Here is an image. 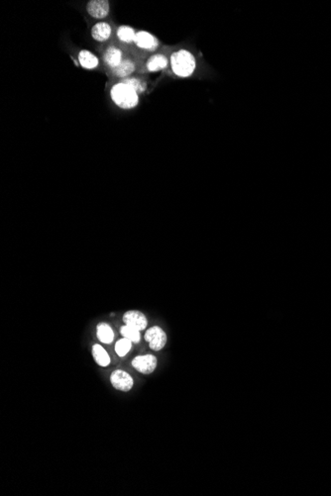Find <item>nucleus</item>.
<instances>
[{
    "label": "nucleus",
    "mask_w": 331,
    "mask_h": 496,
    "mask_svg": "<svg viewBox=\"0 0 331 496\" xmlns=\"http://www.w3.org/2000/svg\"><path fill=\"white\" fill-rule=\"evenodd\" d=\"M173 73L176 77L186 78L193 76L196 69L195 57L190 51L180 49L175 51L170 57Z\"/></svg>",
    "instance_id": "1"
},
{
    "label": "nucleus",
    "mask_w": 331,
    "mask_h": 496,
    "mask_svg": "<svg viewBox=\"0 0 331 496\" xmlns=\"http://www.w3.org/2000/svg\"><path fill=\"white\" fill-rule=\"evenodd\" d=\"M110 96L112 101L122 109H132L136 107L139 102V96L136 90L132 86L122 81L112 86Z\"/></svg>",
    "instance_id": "2"
},
{
    "label": "nucleus",
    "mask_w": 331,
    "mask_h": 496,
    "mask_svg": "<svg viewBox=\"0 0 331 496\" xmlns=\"http://www.w3.org/2000/svg\"><path fill=\"white\" fill-rule=\"evenodd\" d=\"M145 340L153 351L158 352L166 346L167 334L161 327L153 326L147 330L145 334Z\"/></svg>",
    "instance_id": "3"
},
{
    "label": "nucleus",
    "mask_w": 331,
    "mask_h": 496,
    "mask_svg": "<svg viewBox=\"0 0 331 496\" xmlns=\"http://www.w3.org/2000/svg\"><path fill=\"white\" fill-rule=\"evenodd\" d=\"M110 382L114 388L123 392L129 391L134 385L132 377L122 369H116L111 374Z\"/></svg>",
    "instance_id": "4"
},
{
    "label": "nucleus",
    "mask_w": 331,
    "mask_h": 496,
    "mask_svg": "<svg viewBox=\"0 0 331 496\" xmlns=\"http://www.w3.org/2000/svg\"><path fill=\"white\" fill-rule=\"evenodd\" d=\"M158 365V360L153 355H144L138 356L133 359L132 366L137 371L143 375H150L156 369Z\"/></svg>",
    "instance_id": "5"
},
{
    "label": "nucleus",
    "mask_w": 331,
    "mask_h": 496,
    "mask_svg": "<svg viewBox=\"0 0 331 496\" xmlns=\"http://www.w3.org/2000/svg\"><path fill=\"white\" fill-rule=\"evenodd\" d=\"M123 322L125 325L139 330L140 332L145 330L148 326L146 316L138 310H129L123 315Z\"/></svg>",
    "instance_id": "6"
},
{
    "label": "nucleus",
    "mask_w": 331,
    "mask_h": 496,
    "mask_svg": "<svg viewBox=\"0 0 331 496\" xmlns=\"http://www.w3.org/2000/svg\"><path fill=\"white\" fill-rule=\"evenodd\" d=\"M110 5L107 0H92L86 5L88 14L96 19H103L109 13Z\"/></svg>",
    "instance_id": "7"
},
{
    "label": "nucleus",
    "mask_w": 331,
    "mask_h": 496,
    "mask_svg": "<svg viewBox=\"0 0 331 496\" xmlns=\"http://www.w3.org/2000/svg\"><path fill=\"white\" fill-rule=\"evenodd\" d=\"M134 44L138 48L149 52L155 51L159 47L158 39L155 36H153L151 33L146 31H140L137 33Z\"/></svg>",
    "instance_id": "8"
},
{
    "label": "nucleus",
    "mask_w": 331,
    "mask_h": 496,
    "mask_svg": "<svg viewBox=\"0 0 331 496\" xmlns=\"http://www.w3.org/2000/svg\"><path fill=\"white\" fill-rule=\"evenodd\" d=\"M112 34L111 26L106 22H99L97 23L92 28V36L96 41L104 42L110 38Z\"/></svg>",
    "instance_id": "9"
},
{
    "label": "nucleus",
    "mask_w": 331,
    "mask_h": 496,
    "mask_svg": "<svg viewBox=\"0 0 331 496\" xmlns=\"http://www.w3.org/2000/svg\"><path fill=\"white\" fill-rule=\"evenodd\" d=\"M103 60L107 67L111 68L112 70L115 69L123 60L121 50L114 46L109 47L103 56Z\"/></svg>",
    "instance_id": "10"
},
{
    "label": "nucleus",
    "mask_w": 331,
    "mask_h": 496,
    "mask_svg": "<svg viewBox=\"0 0 331 496\" xmlns=\"http://www.w3.org/2000/svg\"><path fill=\"white\" fill-rule=\"evenodd\" d=\"M168 65H169L168 57L162 54H157L148 59L146 67L149 72L156 73L167 69Z\"/></svg>",
    "instance_id": "11"
},
{
    "label": "nucleus",
    "mask_w": 331,
    "mask_h": 496,
    "mask_svg": "<svg viewBox=\"0 0 331 496\" xmlns=\"http://www.w3.org/2000/svg\"><path fill=\"white\" fill-rule=\"evenodd\" d=\"M78 61L83 69L94 70L98 66V58L87 50H82L78 54Z\"/></svg>",
    "instance_id": "12"
},
{
    "label": "nucleus",
    "mask_w": 331,
    "mask_h": 496,
    "mask_svg": "<svg viewBox=\"0 0 331 496\" xmlns=\"http://www.w3.org/2000/svg\"><path fill=\"white\" fill-rule=\"evenodd\" d=\"M98 340L103 344H111L114 339V333L111 326L105 322H101L97 327Z\"/></svg>",
    "instance_id": "13"
},
{
    "label": "nucleus",
    "mask_w": 331,
    "mask_h": 496,
    "mask_svg": "<svg viewBox=\"0 0 331 496\" xmlns=\"http://www.w3.org/2000/svg\"><path fill=\"white\" fill-rule=\"evenodd\" d=\"M113 74L119 77H128L135 71V64L130 59H123L122 63L112 70Z\"/></svg>",
    "instance_id": "14"
},
{
    "label": "nucleus",
    "mask_w": 331,
    "mask_h": 496,
    "mask_svg": "<svg viewBox=\"0 0 331 496\" xmlns=\"http://www.w3.org/2000/svg\"><path fill=\"white\" fill-rule=\"evenodd\" d=\"M93 356L100 366H107L110 363V358L107 352L100 345L97 344L93 347Z\"/></svg>",
    "instance_id": "15"
},
{
    "label": "nucleus",
    "mask_w": 331,
    "mask_h": 496,
    "mask_svg": "<svg viewBox=\"0 0 331 496\" xmlns=\"http://www.w3.org/2000/svg\"><path fill=\"white\" fill-rule=\"evenodd\" d=\"M136 32L130 26H121L117 30V37L118 39L126 44H131L135 42Z\"/></svg>",
    "instance_id": "16"
},
{
    "label": "nucleus",
    "mask_w": 331,
    "mask_h": 496,
    "mask_svg": "<svg viewBox=\"0 0 331 496\" xmlns=\"http://www.w3.org/2000/svg\"><path fill=\"white\" fill-rule=\"evenodd\" d=\"M120 333L123 336V338L128 339L132 343L138 344L141 341L140 331L134 329V328H131L127 325H124L120 328Z\"/></svg>",
    "instance_id": "17"
},
{
    "label": "nucleus",
    "mask_w": 331,
    "mask_h": 496,
    "mask_svg": "<svg viewBox=\"0 0 331 496\" xmlns=\"http://www.w3.org/2000/svg\"><path fill=\"white\" fill-rule=\"evenodd\" d=\"M131 348H132V342L126 338L120 339L115 344V352L119 357L126 356L128 354V352L131 350Z\"/></svg>",
    "instance_id": "18"
},
{
    "label": "nucleus",
    "mask_w": 331,
    "mask_h": 496,
    "mask_svg": "<svg viewBox=\"0 0 331 496\" xmlns=\"http://www.w3.org/2000/svg\"><path fill=\"white\" fill-rule=\"evenodd\" d=\"M122 82L132 86L135 90H136L138 94H141V92H144L146 90V82H144L143 80H140L138 78H135V77H131V78H125L122 80Z\"/></svg>",
    "instance_id": "19"
}]
</instances>
